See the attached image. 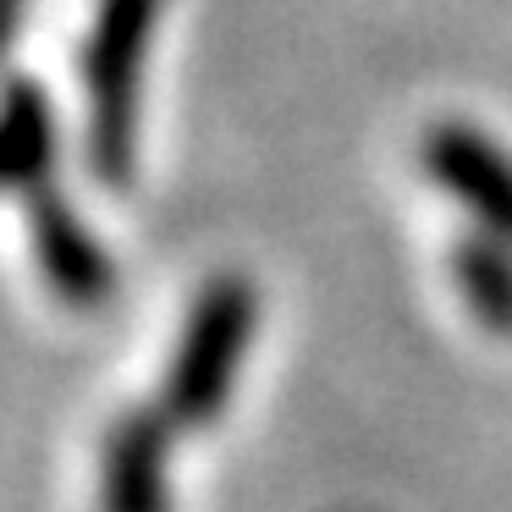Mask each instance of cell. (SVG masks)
Returning <instances> with one entry per match:
<instances>
[{
  "label": "cell",
  "mask_w": 512,
  "mask_h": 512,
  "mask_svg": "<svg viewBox=\"0 0 512 512\" xmlns=\"http://www.w3.org/2000/svg\"><path fill=\"white\" fill-rule=\"evenodd\" d=\"M259 325V298L243 276H210L182 314L177 347L160 380V413L177 430H210L226 413Z\"/></svg>",
  "instance_id": "1"
},
{
  "label": "cell",
  "mask_w": 512,
  "mask_h": 512,
  "mask_svg": "<svg viewBox=\"0 0 512 512\" xmlns=\"http://www.w3.org/2000/svg\"><path fill=\"white\" fill-rule=\"evenodd\" d=\"M160 0H100L83 39V100H89V160L105 182H127L138 160V105Z\"/></svg>",
  "instance_id": "2"
},
{
  "label": "cell",
  "mask_w": 512,
  "mask_h": 512,
  "mask_svg": "<svg viewBox=\"0 0 512 512\" xmlns=\"http://www.w3.org/2000/svg\"><path fill=\"white\" fill-rule=\"evenodd\" d=\"M23 12H28V0H0V56L12 50L17 28H23Z\"/></svg>",
  "instance_id": "8"
},
{
  "label": "cell",
  "mask_w": 512,
  "mask_h": 512,
  "mask_svg": "<svg viewBox=\"0 0 512 512\" xmlns=\"http://www.w3.org/2000/svg\"><path fill=\"white\" fill-rule=\"evenodd\" d=\"M28 237H34V259L45 287L72 309H94L111 298L116 265L105 254V243L83 226V215L61 199V188H34L28 193Z\"/></svg>",
  "instance_id": "4"
},
{
  "label": "cell",
  "mask_w": 512,
  "mask_h": 512,
  "mask_svg": "<svg viewBox=\"0 0 512 512\" xmlns=\"http://www.w3.org/2000/svg\"><path fill=\"white\" fill-rule=\"evenodd\" d=\"M166 413L127 408L100 441V512H171Z\"/></svg>",
  "instance_id": "5"
},
{
  "label": "cell",
  "mask_w": 512,
  "mask_h": 512,
  "mask_svg": "<svg viewBox=\"0 0 512 512\" xmlns=\"http://www.w3.org/2000/svg\"><path fill=\"white\" fill-rule=\"evenodd\" d=\"M424 171L446 199H457L485 232L512 243V155L468 122H441L424 138Z\"/></svg>",
  "instance_id": "3"
},
{
  "label": "cell",
  "mask_w": 512,
  "mask_h": 512,
  "mask_svg": "<svg viewBox=\"0 0 512 512\" xmlns=\"http://www.w3.org/2000/svg\"><path fill=\"white\" fill-rule=\"evenodd\" d=\"M56 166V111L34 78L0 89V193H34Z\"/></svg>",
  "instance_id": "6"
},
{
  "label": "cell",
  "mask_w": 512,
  "mask_h": 512,
  "mask_svg": "<svg viewBox=\"0 0 512 512\" xmlns=\"http://www.w3.org/2000/svg\"><path fill=\"white\" fill-rule=\"evenodd\" d=\"M452 276L463 292L468 314L490 336H512V243L496 232L463 237L452 248Z\"/></svg>",
  "instance_id": "7"
}]
</instances>
